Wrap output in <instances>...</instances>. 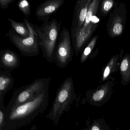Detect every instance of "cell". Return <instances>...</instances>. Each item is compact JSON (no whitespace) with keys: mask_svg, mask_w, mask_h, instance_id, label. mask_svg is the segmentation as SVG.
<instances>
[{"mask_svg":"<svg viewBox=\"0 0 130 130\" xmlns=\"http://www.w3.org/2000/svg\"><path fill=\"white\" fill-rule=\"evenodd\" d=\"M49 89L32 101L6 112L5 125L0 130H16L26 126L45 111L48 104Z\"/></svg>","mask_w":130,"mask_h":130,"instance_id":"obj_1","label":"cell"},{"mask_svg":"<svg viewBox=\"0 0 130 130\" xmlns=\"http://www.w3.org/2000/svg\"><path fill=\"white\" fill-rule=\"evenodd\" d=\"M35 26L43 58L49 63L54 62L53 56L60 36L61 22L50 19L44 22L41 26Z\"/></svg>","mask_w":130,"mask_h":130,"instance_id":"obj_2","label":"cell"},{"mask_svg":"<svg viewBox=\"0 0 130 130\" xmlns=\"http://www.w3.org/2000/svg\"><path fill=\"white\" fill-rule=\"evenodd\" d=\"M75 97L74 86L73 78L68 77L61 84L58 89L54 101L46 118L57 125L59 120L64 112H68Z\"/></svg>","mask_w":130,"mask_h":130,"instance_id":"obj_3","label":"cell"},{"mask_svg":"<svg viewBox=\"0 0 130 130\" xmlns=\"http://www.w3.org/2000/svg\"><path fill=\"white\" fill-rule=\"evenodd\" d=\"M51 78H40L31 83L15 90L11 100L6 107V112L31 102L39 96L45 90L49 89Z\"/></svg>","mask_w":130,"mask_h":130,"instance_id":"obj_4","label":"cell"},{"mask_svg":"<svg viewBox=\"0 0 130 130\" xmlns=\"http://www.w3.org/2000/svg\"><path fill=\"white\" fill-rule=\"evenodd\" d=\"M23 22L29 31L28 37L23 38L12 29L9 30L7 33V36L23 55L28 57L38 56L40 53V48L35 25L29 22L26 18L23 19Z\"/></svg>","mask_w":130,"mask_h":130,"instance_id":"obj_5","label":"cell"},{"mask_svg":"<svg viewBox=\"0 0 130 130\" xmlns=\"http://www.w3.org/2000/svg\"><path fill=\"white\" fill-rule=\"evenodd\" d=\"M74 52L70 33L67 28L63 26L54 52V62L58 67L66 68L72 61Z\"/></svg>","mask_w":130,"mask_h":130,"instance_id":"obj_6","label":"cell"},{"mask_svg":"<svg viewBox=\"0 0 130 130\" xmlns=\"http://www.w3.org/2000/svg\"><path fill=\"white\" fill-rule=\"evenodd\" d=\"M91 2L90 0H79L76 3L70 34L77 33L83 27Z\"/></svg>","mask_w":130,"mask_h":130,"instance_id":"obj_7","label":"cell"},{"mask_svg":"<svg viewBox=\"0 0 130 130\" xmlns=\"http://www.w3.org/2000/svg\"><path fill=\"white\" fill-rule=\"evenodd\" d=\"M64 0H48L42 3L36 9V15L43 22L51 19V16L56 13L64 3Z\"/></svg>","mask_w":130,"mask_h":130,"instance_id":"obj_8","label":"cell"},{"mask_svg":"<svg viewBox=\"0 0 130 130\" xmlns=\"http://www.w3.org/2000/svg\"><path fill=\"white\" fill-rule=\"evenodd\" d=\"M95 27V24L91 23L86 28H81L77 33L70 34L72 45L76 55H78L84 44L91 36Z\"/></svg>","mask_w":130,"mask_h":130,"instance_id":"obj_9","label":"cell"},{"mask_svg":"<svg viewBox=\"0 0 130 130\" xmlns=\"http://www.w3.org/2000/svg\"><path fill=\"white\" fill-rule=\"evenodd\" d=\"M20 58L13 51L7 49L0 52V67L6 70H13L18 68Z\"/></svg>","mask_w":130,"mask_h":130,"instance_id":"obj_10","label":"cell"},{"mask_svg":"<svg viewBox=\"0 0 130 130\" xmlns=\"http://www.w3.org/2000/svg\"><path fill=\"white\" fill-rule=\"evenodd\" d=\"M14 79L9 71L0 72V102H4L5 95L12 88Z\"/></svg>","mask_w":130,"mask_h":130,"instance_id":"obj_11","label":"cell"},{"mask_svg":"<svg viewBox=\"0 0 130 130\" xmlns=\"http://www.w3.org/2000/svg\"><path fill=\"white\" fill-rule=\"evenodd\" d=\"M7 20L10 23L12 29L18 35L23 38H26L29 36V31L24 22H19L10 18H8Z\"/></svg>","mask_w":130,"mask_h":130,"instance_id":"obj_12","label":"cell"},{"mask_svg":"<svg viewBox=\"0 0 130 130\" xmlns=\"http://www.w3.org/2000/svg\"><path fill=\"white\" fill-rule=\"evenodd\" d=\"M99 2L98 0H94L92 1L90 5L86 17V19L82 28L85 29L91 24V19L93 16L95 15L97 12L99 6Z\"/></svg>","mask_w":130,"mask_h":130,"instance_id":"obj_13","label":"cell"},{"mask_svg":"<svg viewBox=\"0 0 130 130\" xmlns=\"http://www.w3.org/2000/svg\"><path fill=\"white\" fill-rule=\"evenodd\" d=\"M120 71L123 79L127 81L130 77V58L128 57H125L122 60Z\"/></svg>","mask_w":130,"mask_h":130,"instance_id":"obj_14","label":"cell"},{"mask_svg":"<svg viewBox=\"0 0 130 130\" xmlns=\"http://www.w3.org/2000/svg\"><path fill=\"white\" fill-rule=\"evenodd\" d=\"M108 90V85L107 84L103 85L99 89L93 93L92 96V100L95 102H100L105 97Z\"/></svg>","mask_w":130,"mask_h":130,"instance_id":"obj_15","label":"cell"},{"mask_svg":"<svg viewBox=\"0 0 130 130\" xmlns=\"http://www.w3.org/2000/svg\"><path fill=\"white\" fill-rule=\"evenodd\" d=\"M123 31V26L121 19L119 17L116 16L114 18L111 28V31L114 36L120 35Z\"/></svg>","mask_w":130,"mask_h":130,"instance_id":"obj_16","label":"cell"},{"mask_svg":"<svg viewBox=\"0 0 130 130\" xmlns=\"http://www.w3.org/2000/svg\"><path fill=\"white\" fill-rule=\"evenodd\" d=\"M97 39V36L94 37L92 39V41L90 42L89 44L85 48L81 55V57H80V63H83L84 62L86 61L88 56L93 49V48L95 45Z\"/></svg>","mask_w":130,"mask_h":130,"instance_id":"obj_17","label":"cell"},{"mask_svg":"<svg viewBox=\"0 0 130 130\" xmlns=\"http://www.w3.org/2000/svg\"><path fill=\"white\" fill-rule=\"evenodd\" d=\"M18 7L27 19H29L31 14V8L29 2L26 0L20 1L18 3Z\"/></svg>","mask_w":130,"mask_h":130,"instance_id":"obj_18","label":"cell"},{"mask_svg":"<svg viewBox=\"0 0 130 130\" xmlns=\"http://www.w3.org/2000/svg\"><path fill=\"white\" fill-rule=\"evenodd\" d=\"M116 60H117V58L114 57L112 58L110 60L109 63H108V65H107L106 67L105 68V70H104V72H103V80L105 79L110 74L112 69L114 67L115 64H116Z\"/></svg>","mask_w":130,"mask_h":130,"instance_id":"obj_19","label":"cell"},{"mask_svg":"<svg viewBox=\"0 0 130 130\" xmlns=\"http://www.w3.org/2000/svg\"><path fill=\"white\" fill-rule=\"evenodd\" d=\"M114 1L111 0H105L102 4V10L104 13H107L111 9L114 4Z\"/></svg>","mask_w":130,"mask_h":130,"instance_id":"obj_20","label":"cell"},{"mask_svg":"<svg viewBox=\"0 0 130 130\" xmlns=\"http://www.w3.org/2000/svg\"><path fill=\"white\" fill-rule=\"evenodd\" d=\"M15 1V0H0V7L2 9H7L9 5Z\"/></svg>","mask_w":130,"mask_h":130,"instance_id":"obj_21","label":"cell"},{"mask_svg":"<svg viewBox=\"0 0 130 130\" xmlns=\"http://www.w3.org/2000/svg\"><path fill=\"white\" fill-rule=\"evenodd\" d=\"M99 18L97 17L95 15L92 17L91 19V23L95 24L99 22Z\"/></svg>","mask_w":130,"mask_h":130,"instance_id":"obj_22","label":"cell"},{"mask_svg":"<svg viewBox=\"0 0 130 130\" xmlns=\"http://www.w3.org/2000/svg\"><path fill=\"white\" fill-rule=\"evenodd\" d=\"M90 129V130H101L99 125L97 124H94L93 125Z\"/></svg>","mask_w":130,"mask_h":130,"instance_id":"obj_23","label":"cell"},{"mask_svg":"<svg viewBox=\"0 0 130 130\" xmlns=\"http://www.w3.org/2000/svg\"><path fill=\"white\" fill-rule=\"evenodd\" d=\"M29 130H37V127L35 125H33Z\"/></svg>","mask_w":130,"mask_h":130,"instance_id":"obj_24","label":"cell"},{"mask_svg":"<svg viewBox=\"0 0 130 130\" xmlns=\"http://www.w3.org/2000/svg\"><path fill=\"white\" fill-rule=\"evenodd\" d=\"M84 130H90V129H86Z\"/></svg>","mask_w":130,"mask_h":130,"instance_id":"obj_25","label":"cell"}]
</instances>
